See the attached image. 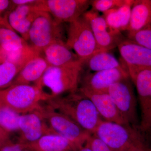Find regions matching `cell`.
<instances>
[{
    "instance_id": "obj_16",
    "label": "cell",
    "mask_w": 151,
    "mask_h": 151,
    "mask_svg": "<svg viewBox=\"0 0 151 151\" xmlns=\"http://www.w3.org/2000/svg\"><path fill=\"white\" fill-rule=\"evenodd\" d=\"M78 91L92 101L104 121L128 126L108 93H97L79 88Z\"/></svg>"
},
{
    "instance_id": "obj_21",
    "label": "cell",
    "mask_w": 151,
    "mask_h": 151,
    "mask_svg": "<svg viewBox=\"0 0 151 151\" xmlns=\"http://www.w3.org/2000/svg\"><path fill=\"white\" fill-rule=\"evenodd\" d=\"M151 23V0H134L131 9L128 33L145 28Z\"/></svg>"
},
{
    "instance_id": "obj_6",
    "label": "cell",
    "mask_w": 151,
    "mask_h": 151,
    "mask_svg": "<svg viewBox=\"0 0 151 151\" xmlns=\"http://www.w3.org/2000/svg\"><path fill=\"white\" fill-rule=\"evenodd\" d=\"M63 34L62 24L48 13L42 12L30 29L28 41L37 53L41 55L47 47L58 41L63 40Z\"/></svg>"
},
{
    "instance_id": "obj_13",
    "label": "cell",
    "mask_w": 151,
    "mask_h": 151,
    "mask_svg": "<svg viewBox=\"0 0 151 151\" xmlns=\"http://www.w3.org/2000/svg\"><path fill=\"white\" fill-rule=\"evenodd\" d=\"M19 132L18 142L23 145L35 142L44 135L56 134L50 129L39 110L21 115Z\"/></svg>"
},
{
    "instance_id": "obj_3",
    "label": "cell",
    "mask_w": 151,
    "mask_h": 151,
    "mask_svg": "<svg viewBox=\"0 0 151 151\" xmlns=\"http://www.w3.org/2000/svg\"><path fill=\"white\" fill-rule=\"evenodd\" d=\"M47 95L35 85L15 84L0 89V105L24 114L38 110Z\"/></svg>"
},
{
    "instance_id": "obj_33",
    "label": "cell",
    "mask_w": 151,
    "mask_h": 151,
    "mask_svg": "<svg viewBox=\"0 0 151 151\" xmlns=\"http://www.w3.org/2000/svg\"><path fill=\"white\" fill-rule=\"evenodd\" d=\"M0 27L6 28L15 31L11 27L8 20L7 18L1 15H0Z\"/></svg>"
},
{
    "instance_id": "obj_10",
    "label": "cell",
    "mask_w": 151,
    "mask_h": 151,
    "mask_svg": "<svg viewBox=\"0 0 151 151\" xmlns=\"http://www.w3.org/2000/svg\"><path fill=\"white\" fill-rule=\"evenodd\" d=\"M88 0H38L39 10L46 12L58 22L68 23L82 16L91 6Z\"/></svg>"
},
{
    "instance_id": "obj_12",
    "label": "cell",
    "mask_w": 151,
    "mask_h": 151,
    "mask_svg": "<svg viewBox=\"0 0 151 151\" xmlns=\"http://www.w3.org/2000/svg\"><path fill=\"white\" fill-rule=\"evenodd\" d=\"M130 77L143 68H151V50L124 38L118 47Z\"/></svg>"
},
{
    "instance_id": "obj_4",
    "label": "cell",
    "mask_w": 151,
    "mask_h": 151,
    "mask_svg": "<svg viewBox=\"0 0 151 151\" xmlns=\"http://www.w3.org/2000/svg\"><path fill=\"white\" fill-rule=\"evenodd\" d=\"M130 78L137 89L140 109L138 132L145 145L151 147V68L138 70Z\"/></svg>"
},
{
    "instance_id": "obj_27",
    "label": "cell",
    "mask_w": 151,
    "mask_h": 151,
    "mask_svg": "<svg viewBox=\"0 0 151 151\" xmlns=\"http://www.w3.org/2000/svg\"><path fill=\"white\" fill-rule=\"evenodd\" d=\"M125 0H94L91 1L92 9L103 14L113 9L121 6Z\"/></svg>"
},
{
    "instance_id": "obj_26",
    "label": "cell",
    "mask_w": 151,
    "mask_h": 151,
    "mask_svg": "<svg viewBox=\"0 0 151 151\" xmlns=\"http://www.w3.org/2000/svg\"><path fill=\"white\" fill-rule=\"evenodd\" d=\"M128 38L151 50V23L141 30L133 33H128Z\"/></svg>"
},
{
    "instance_id": "obj_19",
    "label": "cell",
    "mask_w": 151,
    "mask_h": 151,
    "mask_svg": "<svg viewBox=\"0 0 151 151\" xmlns=\"http://www.w3.org/2000/svg\"><path fill=\"white\" fill-rule=\"evenodd\" d=\"M49 66L48 63L42 55H37L24 65L11 85H30L32 82L35 84L42 77Z\"/></svg>"
},
{
    "instance_id": "obj_7",
    "label": "cell",
    "mask_w": 151,
    "mask_h": 151,
    "mask_svg": "<svg viewBox=\"0 0 151 151\" xmlns=\"http://www.w3.org/2000/svg\"><path fill=\"white\" fill-rule=\"evenodd\" d=\"M68 24L65 43L84 64L90 56L99 51L90 25L83 15Z\"/></svg>"
},
{
    "instance_id": "obj_35",
    "label": "cell",
    "mask_w": 151,
    "mask_h": 151,
    "mask_svg": "<svg viewBox=\"0 0 151 151\" xmlns=\"http://www.w3.org/2000/svg\"><path fill=\"white\" fill-rule=\"evenodd\" d=\"M77 151H92L88 147H86V146H84V147L80 149V150H78Z\"/></svg>"
},
{
    "instance_id": "obj_9",
    "label": "cell",
    "mask_w": 151,
    "mask_h": 151,
    "mask_svg": "<svg viewBox=\"0 0 151 151\" xmlns=\"http://www.w3.org/2000/svg\"><path fill=\"white\" fill-rule=\"evenodd\" d=\"M130 77L112 84L107 93L112 98L128 126L138 129L139 119L137 101Z\"/></svg>"
},
{
    "instance_id": "obj_18",
    "label": "cell",
    "mask_w": 151,
    "mask_h": 151,
    "mask_svg": "<svg viewBox=\"0 0 151 151\" xmlns=\"http://www.w3.org/2000/svg\"><path fill=\"white\" fill-rule=\"evenodd\" d=\"M42 53L50 66L62 67L81 62L63 40L52 43L44 49Z\"/></svg>"
},
{
    "instance_id": "obj_5",
    "label": "cell",
    "mask_w": 151,
    "mask_h": 151,
    "mask_svg": "<svg viewBox=\"0 0 151 151\" xmlns=\"http://www.w3.org/2000/svg\"><path fill=\"white\" fill-rule=\"evenodd\" d=\"M93 134L113 151H130L136 143L142 141L138 129L104 120L100 122Z\"/></svg>"
},
{
    "instance_id": "obj_1",
    "label": "cell",
    "mask_w": 151,
    "mask_h": 151,
    "mask_svg": "<svg viewBox=\"0 0 151 151\" xmlns=\"http://www.w3.org/2000/svg\"><path fill=\"white\" fill-rule=\"evenodd\" d=\"M47 105L73 120L85 131L93 134L103 121L92 101L78 91L46 101Z\"/></svg>"
},
{
    "instance_id": "obj_23",
    "label": "cell",
    "mask_w": 151,
    "mask_h": 151,
    "mask_svg": "<svg viewBox=\"0 0 151 151\" xmlns=\"http://www.w3.org/2000/svg\"><path fill=\"white\" fill-rule=\"evenodd\" d=\"M93 72L123 67L120 61L109 51H97L84 63Z\"/></svg>"
},
{
    "instance_id": "obj_22",
    "label": "cell",
    "mask_w": 151,
    "mask_h": 151,
    "mask_svg": "<svg viewBox=\"0 0 151 151\" xmlns=\"http://www.w3.org/2000/svg\"><path fill=\"white\" fill-rule=\"evenodd\" d=\"M27 42L16 32L0 27V56L5 61L11 53L29 47Z\"/></svg>"
},
{
    "instance_id": "obj_2",
    "label": "cell",
    "mask_w": 151,
    "mask_h": 151,
    "mask_svg": "<svg viewBox=\"0 0 151 151\" xmlns=\"http://www.w3.org/2000/svg\"><path fill=\"white\" fill-rule=\"evenodd\" d=\"M83 63L79 62L68 66H49L42 77L34 85L40 88L51 98L78 91Z\"/></svg>"
},
{
    "instance_id": "obj_32",
    "label": "cell",
    "mask_w": 151,
    "mask_h": 151,
    "mask_svg": "<svg viewBox=\"0 0 151 151\" xmlns=\"http://www.w3.org/2000/svg\"><path fill=\"white\" fill-rule=\"evenodd\" d=\"M9 140V135L0 127V148Z\"/></svg>"
},
{
    "instance_id": "obj_36",
    "label": "cell",
    "mask_w": 151,
    "mask_h": 151,
    "mask_svg": "<svg viewBox=\"0 0 151 151\" xmlns=\"http://www.w3.org/2000/svg\"><path fill=\"white\" fill-rule=\"evenodd\" d=\"M143 151H151V147L144 145L143 147Z\"/></svg>"
},
{
    "instance_id": "obj_28",
    "label": "cell",
    "mask_w": 151,
    "mask_h": 151,
    "mask_svg": "<svg viewBox=\"0 0 151 151\" xmlns=\"http://www.w3.org/2000/svg\"><path fill=\"white\" fill-rule=\"evenodd\" d=\"M92 151H113L102 140L92 134L87 140L85 145Z\"/></svg>"
},
{
    "instance_id": "obj_25",
    "label": "cell",
    "mask_w": 151,
    "mask_h": 151,
    "mask_svg": "<svg viewBox=\"0 0 151 151\" xmlns=\"http://www.w3.org/2000/svg\"><path fill=\"white\" fill-rule=\"evenodd\" d=\"M21 114L12 109L0 105V127L9 135L19 132V120Z\"/></svg>"
},
{
    "instance_id": "obj_17",
    "label": "cell",
    "mask_w": 151,
    "mask_h": 151,
    "mask_svg": "<svg viewBox=\"0 0 151 151\" xmlns=\"http://www.w3.org/2000/svg\"><path fill=\"white\" fill-rule=\"evenodd\" d=\"M23 145L24 150L29 151H77L82 148L57 134L44 135L35 142Z\"/></svg>"
},
{
    "instance_id": "obj_31",
    "label": "cell",
    "mask_w": 151,
    "mask_h": 151,
    "mask_svg": "<svg viewBox=\"0 0 151 151\" xmlns=\"http://www.w3.org/2000/svg\"><path fill=\"white\" fill-rule=\"evenodd\" d=\"M38 0H12V1L14 8L19 6L34 4Z\"/></svg>"
},
{
    "instance_id": "obj_20",
    "label": "cell",
    "mask_w": 151,
    "mask_h": 151,
    "mask_svg": "<svg viewBox=\"0 0 151 151\" xmlns=\"http://www.w3.org/2000/svg\"><path fill=\"white\" fill-rule=\"evenodd\" d=\"M134 0H125L123 5L103 14L109 27L116 33L127 31L131 17V9Z\"/></svg>"
},
{
    "instance_id": "obj_11",
    "label": "cell",
    "mask_w": 151,
    "mask_h": 151,
    "mask_svg": "<svg viewBox=\"0 0 151 151\" xmlns=\"http://www.w3.org/2000/svg\"><path fill=\"white\" fill-rule=\"evenodd\" d=\"M83 16L90 25L100 51H109L116 48L125 38L122 33L113 32L103 16L92 9L86 11Z\"/></svg>"
},
{
    "instance_id": "obj_29",
    "label": "cell",
    "mask_w": 151,
    "mask_h": 151,
    "mask_svg": "<svg viewBox=\"0 0 151 151\" xmlns=\"http://www.w3.org/2000/svg\"><path fill=\"white\" fill-rule=\"evenodd\" d=\"M24 147L19 142L14 143L10 140L8 141L0 148V151H24Z\"/></svg>"
},
{
    "instance_id": "obj_37",
    "label": "cell",
    "mask_w": 151,
    "mask_h": 151,
    "mask_svg": "<svg viewBox=\"0 0 151 151\" xmlns=\"http://www.w3.org/2000/svg\"><path fill=\"white\" fill-rule=\"evenodd\" d=\"M4 62V60L0 56V64H1V63H3Z\"/></svg>"
},
{
    "instance_id": "obj_30",
    "label": "cell",
    "mask_w": 151,
    "mask_h": 151,
    "mask_svg": "<svg viewBox=\"0 0 151 151\" xmlns=\"http://www.w3.org/2000/svg\"><path fill=\"white\" fill-rule=\"evenodd\" d=\"M13 9L12 1L0 0V15L8 18L9 13Z\"/></svg>"
},
{
    "instance_id": "obj_14",
    "label": "cell",
    "mask_w": 151,
    "mask_h": 151,
    "mask_svg": "<svg viewBox=\"0 0 151 151\" xmlns=\"http://www.w3.org/2000/svg\"><path fill=\"white\" fill-rule=\"evenodd\" d=\"M130 77L124 67L93 72L85 76L80 88L97 93H107L108 89L116 82Z\"/></svg>"
},
{
    "instance_id": "obj_38",
    "label": "cell",
    "mask_w": 151,
    "mask_h": 151,
    "mask_svg": "<svg viewBox=\"0 0 151 151\" xmlns=\"http://www.w3.org/2000/svg\"><path fill=\"white\" fill-rule=\"evenodd\" d=\"M24 151H29L27 150H24Z\"/></svg>"
},
{
    "instance_id": "obj_24",
    "label": "cell",
    "mask_w": 151,
    "mask_h": 151,
    "mask_svg": "<svg viewBox=\"0 0 151 151\" xmlns=\"http://www.w3.org/2000/svg\"><path fill=\"white\" fill-rule=\"evenodd\" d=\"M28 62L6 61L0 64V89L10 86Z\"/></svg>"
},
{
    "instance_id": "obj_15",
    "label": "cell",
    "mask_w": 151,
    "mask_h": 151,
    "mask_svg": "<svg viewBox=\"0 0 151 151\" xmlns=\"http://www.w3.org/2000/svg\"><path fill=\"white\" fill-rule=\"evenodd\" d=\"M36 4L15 7L8 16L11 27L27 42L30 29L42 12L38 9Z\"/></svg>"
},
{
    "instance_id": "obj_34",
    "label": "cell",
    "mask_w": 151,
    "mask_h": 151,
    "mask_svg": "<svg viewBox=\"0 0 151 151\" xmlns=\"http://www.w3.org/2000/svg\"><path fill=\"white\" fill-rule=\"evenodd\" d=\"M145 145L142 141H140L136 143L132 147L130 151H143V146Z\"/></svg>"
},
{
    "instance_id": "obj_8",
    "label": "cell",
    "mask_w": 151,
    "mask_h": 151,
    "mask_svg": "<svg viewBox=\"0 0 151 151\" xmlns=\"http://www.w3.org/2000/svg\"><path fill=\"white\" fill-rule=\"evenodd\" d=\"M39 111L55 134L72 141L82 147L92 135L70 118L55 111L48 105H42Z\"/></svg>"
}]
</instances>
